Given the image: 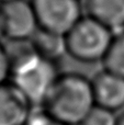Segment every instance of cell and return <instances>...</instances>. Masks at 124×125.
Wrapping results in <instances>:
<instances>
[{"label": "cell", "mask_w": 124, "mask_h": 125, "mask_svg": "<svg viewBox=\"0 0 124 125\" xmlns=\"http://www.w3.org/2000/svg\"><path fill=\"white\" fill-rule=\"evenodd\" d=\"M10 80L24 93L34 108H41L62 75L59 62L41 56L30 41L10 42Z\"/></svg>", "instance_id": "obj_1"}, {"label": "cell", "mask_w": 124, "mask_h": 125, "mask_svg": "<svg viewBox=\"0 0 124 125\" xmlns=\"http://www.w3.org/2000/svg\"><path fill=\"white\" fill-rule=\"evenodd\" d=\"M10 1H13V0H0V4H1V3H6V2H10Z\"/></svg>", "instance_id": "obj_16"}, {"label": "cell", "mask_w": 124, "mask_h": 125, "mask_svg": "<svg viewBox=\"0 0 124 125\" xmlns=\"http://www.w3.org/2000/svg\"><path fill=\"white\" fill-rule=\"evenodd\" d=\"M118 117L113 111L96 105L81 125H118Z\"/></svg>", "instance_id": "obj_11"}, {"label": "cell", "mask_w": 124, "mask_h": 125, "mask_svg": "<svg viewBox=\"0 0 124 125\" xmlns=\"http://www.w3.org/2000/svg\"><path fill=\"white\" fill-rule=\"evenodd\" d=\"M3 36V30H2V20H1V13H0V37Z\"/></svg>", "instance_id": "obj_15"}, {"label": "cell", "mask_w": 124, "mask_h": 125, "mask_svg": "<svg viewBox=\"0 0 124 125\" xmlns=\"http://www.w3.org/2000/svg\"><path fill=\"white\" fill-rule=\"evenodd\" d=\"M25 125H66V124L62 123L55 117H53L44 109L35 108L33 110L32 114L30 115Z\"/></svg>", "instance_id": "obj_12"}, {"label": "cell", "mask_w": 124, "mask_h": 125, "mask_svg": "<svg viewBox=\"0 0 124 125\" xmlns=\"http://www.w3.org/2000/svg\"><path fill=\"white\" fill-rule=\"evenodd\" d=\"M94 106L91 79L79 73H62L41 108L66 125H81Z\"/></svg>", "instance_id": "obj_2"}, {"label": "cell", "mask_w": 124, "mask_h": 125, "mask_svg": "<svg viewBox=\"0 0 124 125\" xmlns=\"http://www.w3.org/2000/svg\"><path fill=\"white\" fill-rule=\"evenodd\" d=\"M118 125H124V112L121 113L118 117Z\"/></svg>", "instance_id": "obj_14"}, {"label": "cell", "mask_w": 124, "mask_h": 125, "mask_svg": "<svg viewBox=\"0 0 124 125\" xmlns=\"http://www.w3.org/2000/svg\"><path fill=\"white\" fill-rule=\"evenodd\" d=\"M3 37L9 42L30 41L40 29L30 0H13L0 4Z\"/></svg>", "instance_id": "obj_5"}, {"label": "cell", "mask_w": 124, "mask_h": 125, "mask_svg": "<svg viewBox=\"0 0 124 125\" xmlns=\"http://www.w3.org/2000/svg\"><path fill=\"white\" fill-rule=\"evenodd\" d=\"M30 42L41 56L50 61L59 62L66 55H68L65 35L39 29Z\"/></svg>", "instance_id": "obj_9"}, {"label": "cell", "mask_w": 124, "mask_h": 125, "mask_svg": "<svg viewBox=\"0 0 124 125\" xmlns=\"http://www.w3.org/2000/svg\"><path fill=\"white\" fill-rule=\"evenodd\" d=\"M91 81L96 105L113 112L124 108V78L103 69Z\"/></svg>", "instance_id": "obj_7"}, {"label": "cell", "mask_w": 124, "mask_h": 125, "mask_svg": "<svg viewBox=\"0 0 124 125\" xmlns=\"http://www.w3.org/2000/svg\"><path fill=\"white\" fill-rule=\"evenodd\" d=\"M114 35L115 33L111 29L86 14L65 35L67 54L83 64L102 62Z\"/></svg>", "instance_id": "obj_3"}, {"label": "cell", "mask_w": 124, "mask_h": 125, "mask_svg": "<svg viewBox=\"0 0 124 125\" xmlns=\"http://www.w3.org/2000/svg\"><path fill=\"white\" fill-rule=\"evenodd\" d=\"M34 109L11 81L0 86V125H25Z\"/></svg>", "instance_id": "obj_6"}, {"label": "cell", "mask_w": 124, "mask_h": 125, "mask_svg": "<svg viewBox=\"0 0 124 125\" xmlns=\"http://www.w3.org/2000/svg\"><path fill=\"white\" fill-rule=\"evenodd\" d=\"M103 69L124 78V30L118 32L102 62Z\"/></svg>", "instance_id": "obj_10"}, {"label": "cell", "mask_w": 124, "mask_h": 125, "mask_svg": "<svg viewBox=\"0 0 124 125\" xmlns=\"http://www.w3.org/2000/svg\"><path fill=\"white\" fill-rule=\"evenodd\" d=\"M40 29L66 35L83 17L80 0H30Z\"/></svg>", "instance_id": "obj_4"}, {"label": "cell", "mask_w": 124, "mask_h": 125, "mask_svg": "<svg viewBox=\"0 0 124 125\" xmlns=\"http://www.w3.org/2000/svg\"><path fill=\"white\" fill-rule=\"evenodd\" d=\"M86 14L111 29L114 33L124 30V0H85Z\"/></svg>", "instance_id": "obj_8"}, {"label": "cell", "mask_w": 124, "mask_h": 125, "mask_svg": "<svg viewBox=\"0 0 124 125\" xmlns=\"http://www.w3.org/2000/svg\"><path fill=\"white\" fill-rule=\"evenodd\" d=\"M10 80V58L7 45L0 42V86Z\"/></svg>", "instance_id": "obj_13"}]
</instances>
